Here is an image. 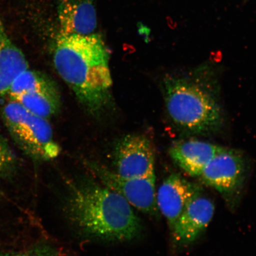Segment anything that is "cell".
<instances>
[{
	"label": "cell",
	"instance_id": "cell-1",
	"mask_svg": "<svg viewBox=\"0 0 256 256\" xmlns=\"http://www.w3.org/2000/svg\"><path fill=\"white\" fill-rule=\"evenodd\" d=\"M68 185L63 212L80 236L124 242L142 235L140 220L121 195L90 178L71 181Z\"/></svg>",
	"mask_w": 256,
	"mask_h": 256
},
{
	"label": "cell",
	"instance_id": "cell-2",
	"mask_svg": "<svg viewBox=\"0 0 256 256\" xmlns=\"http://www.w3.org/2000/svg\"><path fill=\"white\" fill-rule=\"evenodd\" d=\"M56 72L92 116H99L112 102L110 54L100 35L60 33L53 54Z\"/></svg>",
	"mask_w": 256,
	"mask_h": 256
},
{
	"label": "cell",
	"instance_id": "cell-3",
	"mask_svg": "<svg viewBox=\"0 0 256 256\" xmlns=\"http://www.w3.org/2000/svg\"><path fill=\"white\" fill-rule=\"evenodd\" d=\"M162 88L169 116L180 130L204 135L222 126L223 115L218 102L200 81L168 76L163 80Z\"/></svg>",
	"mask_w": 256,
	"mask_h": 256
},
{
	"label": "cell",
	"instance_id": "cell-4",
	"mask_svg": "<svg viewBox=\"0 0 256 256\" xmlns=\"http://www.w3.org/2000/svg\"><path fill=\"white\" fill-rule=\"evenodd\" d=\"M3 120L19 148L31 158L46 162L57 158L60 146L48 120L37 116L11 100L2 108Z\"/></svg>",
	"mask_w": 256,
	"mask_h": 256
},
{
	"label": "cell",
	"instance_id": "cell-5",
	"mask_svg": "<svg viewBox=\"0 0 256 256\" xmlns=\"http://www.w3.org/2000/svg\"><path fill=\"white\" fill-rule=\"evenodd\" d=\"M8 94L26 110L46 120L58 114L62 104L56 83L28 68L16 76Z\"/></svg>",
	"mask_w": 256,
	"mask_h": 256
},
{
	"label": "cell",
	"instance_id": "cell-6",
	"mask_svg": "<svg viewBox=\"0 0 256 256\" xmlns=\"http://www.w3.org/2000/svg\"><path fill=\"white\" fill-rule=\"evenodd\" d=\"M88 167L101 184L121 195L131 206L149 216H158L155 172L145 177L127 178L96 163H88Z\"/></svg>",
	"mask_w": 256,
	"mask_h": 256
},
{
	"label": "cell",
	"instance_id": "cell-7",
	"mask_svg": "<svg viewBox=\"0 0 256 256\" xmlns=\"http://www.w3.org/2000/svg\"><path fill=\"white\" fill-rule=\"evenodd\" d=\"M199 178L204 184L215 188L232 206L245 180L244 156L236 150L223 147L208 162Z\"/></svg>",
	"mask_w": 256,
	"mask_h": 256
},
{
	"label": "cell",
	"instance_id": "cell-8",
	"mask_svg": "<svg viewBox=\"0 0 256 256\" xmlns=\"http://www.w3.org/2000/svg\"><path fill=\"white\" fill-rule=\"evenodd\" d=\"M118 174L127 178H142L154 174L155 154L146 136L128 135L120 139L114 150Z\"/></svg>",
	"mask_w": 256,
	"mask_h": 256
},
{
	"label": "cell",
	"instance_id": "cell-9",
	"mask_svg": "<svg viewBox=\"0 0 256 256\" xmlns=\"http://www.w3.org/2000/svg\"><path fill=\"white\" fill-rule=\"evenodd\" d=\"M202 194L200 186L178 174H172L163 181L156 193V202L170 229L191 202Z\"/></svg>",
	"mask_w": 256,
	"mask_h": 256
},
{
	"label": "cell",
	"instance_id": "cell-10",
	"mask_svg": "<svg viewBox=\"0 0 256 256\" xmlns=\"http://www.w3.org/2000/svg\"><path fill=\"white\" fill-rule=\"evenodd\" d=\"M215 206L202 194L191 202L170 230L176 247H184L199 238L212 220Z\"/></svg>",
	"mask_w": 256,
	"mask_h": 256
},
{
	"label": "cell",
	"instance_id": "cell-11",
	"mask_svg": "<svg viewBox=\"0 0 256 256\" xmlns=\"http://www.w3.org/2000/svg\"><path fill=\"white\" fill-rule=\"evenodd\" d=\"M222 146L196 140L176 142L169 150L172 161L192 177H200L202 172Z\"/></svg>",
	"mask_w": 256,
	"mask_h": 256
},
{
	"label": "cell",
	"instance_id": "cell-12",
	"mask_svg": "<svg viewBox=\"0 0 256 256\" xmlns=\"http://www.w3.org/2000/svg\"><path fill=\"white\" fill-rule=\"evenodd\" d=\"M57 12L60 33L87 35L97 28L94 0H60Z\"/></svg>",
	"mask_w": 256,
	"mask_h": 256
},
{
	"label": "cell",
	"instance_id": "cell-13",
	"mask_svg": "<svg viewBox=\"0 0 256 256\" xmlns=\"http://www.w3.org/2000/svg\"><path fill=\"white\" fill-rule=\"evenodd\" d=\"M28 68L23 52L10 39L0 20V96L7 94L16 76Z\"/></svg>",
	"mask_w": 256,
	"mask_h": 256
},
{
	"label": "cell",
	"instance_id": "cell-14",
	"mask_svg": "<svg viewBox=\"0 0 256 256\" xmlns=\"http://www.w3.org/2000/svg\"><path fill=\"white\" fill-rule=\"evenodd\" d=\"M17 159L10 147L0 136V178H8L17 168Z\"/></svg>",
	"mask_w": 256,
	"mask_h": 256
},
{
	"label": "cell",
	"instance_id": "cell-15",
	"mask_svg": "<svg viewBox=\"0 0 256 256\" xmlns=\"http://www.w3.org/2000/svg\"><path fill=\"white\" fill-rule=\"evenodd\" d=\"M0 256H64L58 249L48 244H40L23 250L0 252Z\"/></svg>",
	"mask_w": 256,
	"mask_h": 256
}]
</instances>
